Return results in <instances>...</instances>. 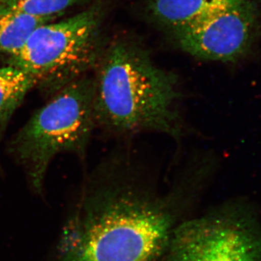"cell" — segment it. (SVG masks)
I'll list each match as a JSON object with an SVG mask.
<instances>
[{"mask_svg": "<svg viewBox=\"0 0 261 261\" xmlns=\"http://www.w3.org/2000/svg\"><path fill=\"white\" fill-rule=\"evenodd\" d=\"M36 82L30 75L10 65L0 68V146L10 120ZM0 161V174L3 172Z\"/></svg>", "mask_w": 261, "mask_h": 261, "instance_id": "ba28073f", "label": "cell"}, {"mask_svg": "<svg viewBox=\"0 0 261 261\" xmlns=\"http://www.w3.org/2000/svg\"><path fill=\"white\" fill-rule=\"evenodd\" d=\"M259 15L260 0H241L168 31L176 47L194 58L237 63L251 53Z\"/></svg>", "mask_w": 261, "mask_h": 261, "instance_id": "8992f818", "label": "cell"}, {"mask_svg": "<svg viewBox=\"0 0 261 261\" xmlns=\"http://www.w3.org/2000/svg\"><path fill=\"white\" fill-rule=\"evenodd\" d=\"M241 0H150L149 18L168 29L195 21Z\"/></svg>", "mask_w": 261, "mask_h": 261, "instance_id": "52a82bcc", "label": "cell"}, {"mask_svg": "<svg viewBox=\"0 0 261 261\" xmlns=\"http://www.w3.org/2000/svg\"><path fill=\"white\" fill-rule=\"evenodd\" d=\"M238 204L181 221L162 261H261V228Z\"/></svg>", "mask_w": 261, "mask_h": 261, "instance_id": "5b68a950", "label": "cell"}, {"mask_svg": "<svg viewBox=\"0 0 261 261\" xmlns=\"http://www.w3.org/2000/svg\"><path fill=\"white\" fill-rule=\"evenodd\" d=\"M102 168L86 190L79 242L68 261H159L178 221L177 205L200 183L185 171L166 194L122 169Z\"/></svg>", "mask_w": 261, "mask_h": 261, "instance_id": "6da1fadb", "label": "cell"}, {"mask_svg": "<svg viewBox=\"0 0 261 261\" xmlns=\"http://www.w3.org/2000/svg\"><path fill=\"white\" fill-rule=\"evenodd\" d=\"M53 20L0 4V56L8 58L18 53L36 29Z\"/></svg>", "mask_w": 261, "mask_h": 261, "instance_id": "9c48e42d", "label": "cell"}, {"mask_svg": "<svg viewBox=\"0 0 261 261\" xmlns=\"http://www.w3.org/2000/svg\"><path fill=\"white\" fill-rule=\"evenodd\" d=\"M94 77L96 127L118 135H183L177 76L158 66L140 42L120 38L106 46Z\"/></svg>", "mask_w": 261, "mask_h": 261, "instance_id": "7a4b0ae2", "label": "cell"}, {"mask_svg": "<svg viewBox=\"0 0 261 261\" xmlns=\"http://www.w3.org/2000/svg\"><path fill=\"white\" fill-rule=\"evenodd\" d=\"M94 74L86 75L49 98L8 141L7 153L23 169L29 186L43 191L48 168L58 154L85 157L94 128Z\"/></svg>", "mask_w": 261, "mask_h": 261, "instance_id": "3957f363", "label": "cell"}, {"mask_svg": "<svg viewBox=\"0 0 261 261\" xmlns=\"http://www.w3.org/2000/svg\"><path fill=\"white\" fill-rule=\"evenodd\" d=\"M107 0L69 18L40 25L21 49L6 58L8 65L30 75L49 99L65 86L90 74L106 49L102 28Z\"/></svg>", "mask_w": 261, "mask_h": 261, "instance_id": "277c9868", "label": "cell"}, {"mask_svg": "<svg viewBox=\"0 0 261 261\" xmlns=\"http://www.w3.org/2000/svg\"><path fill=\"white\" fill-rule=\"evenodd\" d=\"M84 0H0V4L7 5L19 11L37 18L53 19L64 13Z\"/></svg>", "mask_w": 261, "mask_h": 261, "instance_id": "30bf717a", "label": "cell"}]
</instances>
